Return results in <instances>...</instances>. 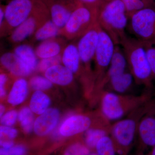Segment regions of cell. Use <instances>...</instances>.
<instances>
[{"mask_svg":"<svg viewBox=\"0 0 155 155\" xmlns=\"http://www.w3.org/2000/svg\"><path fill=\"white\" fill-rule=\"evenodd\" d=\"M128 64L123 49L119 45H116L114 55L107 73V77L109 78L115 75L126 72Z\"/></svg>","mask_w":155,"mask_h":155,"instance_id":"cell-17","label":"cell"},{"mask_svg":"<svg viewBox=\"0 0 155 155\" xmlns=\"http://www.w3.org/2000/svg\"><path fill=\"white\" fill-rule=\"evenodd\" d=\"M90 153L86 144L77 142L69 145L64 151L63 155H89Z\"/></svg>","mask_w":155,"mask_h":155,"instance_id":"cell-30","label":"cell"},{"mask_svg":"<svg viewBox=\"0 0 155 155\" xmlns=\"http://www.w3.org/2000/svg\"><path fill=\"white\" fill-rule=\"evenodd\" d=\"M60 118V113L55 109H49L41 114L34 123L35 133L39 136L46 135L55 127Z\"/></svg>","mask_w":155,"mask_h":155,"instance_id":"cell-13","label":"cell"},{"mask_svg":"<svg viewBox=\"0 0 155 155\" xmlns=\"http://www.w3.org/2000/svg\"><path fill=\"white\" fill-rule=\"evenodd\" d=\"M33 1H36V0H33Z\"/></svg>","mask_w":155,"mask_h":155,"instance_id":"cell-44","label":"cell"},{"mask_svg":"<svg viewBox=\"0 0 155 155\" xmlns=\"http://www.w3.org/2000/svg\"><path fill=\"white\" fill-rule=\"evenodd\" d=\"M14 53L34 71L38 66V57L35 51L29 45H19L15 48Z\"/></svg>","mask_w":155,"mask_h":155,"instance_id":"cell-21","label":"cell"},{"mask_svg":"<svg viewBox=\"0 0 155 155\" xmlns=\"http://www.w3.org/2000/svg\"><path fill=\"white\" fill-rule=\"evenodd\" d=\"M18 118L25 133H30L34 124V116L31 110L28 107L22 108L19 112Z\"/></svg>","mask_w":155,"mask_h":155,"instance_id":"cell-27","label":"cell"},{"mask_svg":"<svg viewBox=\"0 0 155 155\" xmlns=\"http://www.w3.org/2000/svg\"><path fill=\"white\" fill-rule=\"evenodd\" d=\"M1 1H2V0H1Z\"/></svg>","mask_w":155,"mask_h":155,"instance_id":"cell-45","label":"cell"},{"mask_svg":"<svg viewBox=\"0 0 155 155\" xmlns=\"http://www.w3.org/2000/svg\"><path fill=\"white\" fill-rule=\"evenodd\" d=\"M128 18L122 0L104 1L98 7V22L116 45H120L127 36L125 30Z\"/></svg>","mask_w":155,"mask_h":155,"instance_id":"cell-1","label":"cell"},{"mask_svg":"<svg viewBox=\"0 0 155 155\" xmlns=\"http://www.w3.org/2000/svg\"><path fill=\"white\" fill-rule=\"evenodd\" d=\"M85 134V143L89 148L95 149L99 140L107 135L106 130L101 129H87Z\"/></svg>","mask_w":155,"mask_h":155,"instance_id":"cell-28","label":"cell"},{"mask_svg":"<svg viewBox=\"0 0 155 155\" xmlns=\"http://www.w3.org/2000/svg\"><path fill=\"white\" fill-rule=\"evenodd\" d=\"M48 8L50 18L57 26L63 29L73 11L81 4L78 0H41Z\"/></svg>","mask_w":155,"mask_h":155,"instance_id":"cell-8","label":"cell"},{"mask_svg":"<svg viewBox=\"0 0 155 155\" xmlns=\"http://www.w3.org/2000/svg\"><path fill=\"white\" fill-rule=\"evenodd\" d=\"M62 62V54L56 57L41 59L38 64V68L41 72H45L51 67L61 64Z\"/></svg>","mask_w":155,"mask_h":155,"instance_id":"cell-31","label":"cell"},{"mask_svg":"<svg viewBox=\"0 0 155 155\" xmlns=\"http://www.w3.org/2000/svg\"><path fill=\"white\" fill-rule=\"evenodd\" d=\"M137 129V124L133 119L119 120L112 127L113 139L119 155H126L133 143Z\"/></svg>","mask_w":155,"mask_h":155,"instance_id":"cell-6","label":"cell"},{"mask_svg":"<svg viewBox=\"0 0 155 155\" xmlns=\"http://www.w3.org/2000/svg\"><path fill=\"white\" fill-rule=\"evenodd\" d=\"M45 76L53 83L60 85H68L73 79V73L61 64L48 69L45 72Z\"/></svg>","mask_w":155,"mask_h":155,"instance_id":"cell-16","label":"cell"},{"mask_svg":"<svg viewBox=\"0 0 155 155\" xmlns=\"http://www.w3.org/2000/svg\"><path fill=\"white\" fill-rule=\"evenodd\" d=\"M28 92V83L24 78L17 79L12 87L8 97V102L13 105L22 103Z\"/></svg>","mask_w":155,"mask_h":155,"instance_id":"cell-20","label":"cell"},{"mask_svg":"<svg viewBox=\"0 0 155 155\" xmlns=\"http://www.w3.org/2000/svg\"><path fill=\"white\" fill-rule=\"evenodd\" d=\"M62 62L73 74L78 72L81 61L77 45L70 44L64 48L62 54Z\"/></svg>","mask_w":155,"mask_h":155,"instance_id":"cell-18","label":"cell"},{"mask_svg":"<svg viewBox=\"0 0 155 155\" xmlns=\"http://www.w3.org/2000/svg\"><path fill=\"white\" fill-rule=\"evenodd\" d=\"M0 116H2L3 114H4V112L5 111V107L3 105H1V106H0Z\"/></svg>","mask_w":155,"mask_h":155,"instance_id":"cell-40","label":"cell"},{"mask_svg":"<svg viewBox=\"0 0 155 155\" xmlns=\"http://www.w3.org/2000/svg\"><path fill=\"white\" fill-rule=\"evenodd\" d=\"M61 44L54 39L42 41L37 47L35 52L38 58L41 59L53 58L61 54Z\"/></svg>","mask_w":155,"mask_h":155,"instance_id":"cell-19","label":"cell"},{"mask_svg":"<svg viewBox=\"0 0 155 155\" xmlns=\"http://www.w3.org/2000/svg\"><path fill=\"white\" fill-rule=\"evenodd\" d=\"M98 7L81 4L72 12L62 33L69 39L80 38L98 22Z\"/></svg>","mask_w":155,"mask_h":155,"instance_id":"cell-3","label":"cell"},{"mask_svg":"<svg viewBox=\"0 0 155 155\" xmlns=\"http://www.w3.org/2000/svg\"><path fill=\"white\" fill-rule=\"evenodd\" d=\"M49 97L41 91H37L32 95L30 101V107L34 113L41 114L47 110L50 104Z\"/></svg>","mask_w":155,"mask_h":155,"instance_id":"cell-24","label":"cell"},{"mask_svg":"<svg viewBox=\"0 0 155 155\" xmlns=\"http://www.w3.org/2000/svg\"><path fill=\"white\" fill-rule=\"evenodd\" d=\"M1 145L3 148L9 149L14 145V142L11 140H1Z\"/></svg>","mask_w":155,"mask_h":155,"instance_id":"cell-38","label":"cell"},{"mask_svg":"<svg viewBox=\"0 0 155 155\" xmlns=\"http://www.w3.org/2000/svg\"><path fill=\"white\" fill-rule=\"evenodd\" d=\"M30 83L34 89L41 91L51 88L52 86L53 83L46 77L35 76L31 78Z\"/></svg>","mask_w":155,"mask_h":155,"instance_id":"cell-29","label":"cell"},{"mask_svg":"<svg viewBox=\"0 0 155 155\" xmlns=\"http://www.w3.org/2000/svg\"><path fill=\"white\" fill-rule=\"evenodd\" d=\"M127 64L134 78L139 83L150 85L153 75L144 43L127 36L121 42Z\"/></svg>","mask_w":155,"mask_h":155,"instance_id":"cell-2","label":"cell"},{"mask_svg":"<svg viewBox=\"0 0 155 155\" xmlns=\"http://www.w3.org/2000/svg\"><path fill=\"white\" fill-rule=\"evenodd\" d=\"M134 77L132 73L125 72L109 78L111 86L117 93L125 92L133 83Z\"/></svg>","mask_w":155,"mask_h":155,"instance_id":"cell-22","label":"cell"},{"mask_svg":"<svg viewBox=\"0 0 155 155\" xmlns=\"http://www.w3.org/2000/svg\"><path fill=\"white\" fill-rule=\"evenodd\" d=\"M148 155H155V146L153 147L150 152Z\"/></svg>","mask_w":155,"mask_h":155,"instance_id":"cell-41","label":"cell"},{"mask_svg":"<svg viewBox=\"0 0 155 155\" xmlns=\"http://www.w3.org/2000/svg\"><path fill=\"white\" fill-rule=\"evenodd\" d=\"M81 4L91 7H99L104 0H78Z\"/></svg>","mask_w":155,"mask_h":155,"instance_id":"cell-36","label":"cell"},{"mask_svg":"<svg viewBox=\"0 0 155 155\" xmlns=\"http://www.w3.org/2000/svg\"><path fill=\"white\" fill-rule=\"evenodd\" d=\"M50 17L46 6L41 0H36L35 6L30 16L24 22L14 29L10 39L14 43L21 42L35 33L39 23H44Z\"/></svg>","mask_w":155,"mask_h":155,"instance_id":"cell-5","label":"cell"},{"mask_svg":"<svg viewBox=\"0 0 155 155\" xmlns=\"http://www.w3.org/2000/svg\"><path fill=\"white\" fill-rule=\"evenodd\" d=\"M17 118V113L16 111L11 110L6 113L2 118V123L7 126L14 125Z\"/></svg>","mask_w":155,"mask_h":155,"instance_id":"cell-35","label":"cell"},{"mask_svg":"<svg viewBox=\"0 0 155 155\" xmlns=\"http://www.w3.org/2000/svg\"><path fill=\"white\" fill-rule=\"evenodd\" d=\"M0 61L2 66L16 76H27L33 71L14 52L5 53Z\"/></svg>","mask_w":155,"mask_h":155,"instance_id":"cell-14","label":"cell"},{"mask_svg":"<svg viewBox=\"0 0 155 155\" xmlns=\"http://www.w3.org/2000/svg\"><path fill=\"white\" fill-rule=\"evenodd\" d=\"M140 140L145 146L152 147L155 146V115H148L140 121L138 126Z\"/></svg>","mask_w":155,"mask_h":155,"instance_id":"cell-15","label":"cell"},{"mask_svg":"<svg viewBox=\"0 0 155 155\" xmlns=\"http://www.w3.org/2000/svg\"><path fill=\"white\" fill-rule=\"evenodd\" d=\"M101 28L97 22L79 38L77 46L81 63L88 65L94 59Z\"/></svg>","mask_w":155,"mask_h":155,"instance_id":"cell-9","label":"cell"},{"mask_svg":"<svg viewBox=\"0 0 155 155\" xmlns=\"http://www.w3.org/2000/svg\"><path fill=\"white\" fill-rule=\"evenodd\" d=\"M112 1H115V0H104L105 2H110Z\"/></svg>","mask_w":155,"mask_h":155,"instance_id":"cell-43","label":"cell"},{"mask_svg":"<svg viewBox=\"0 0 155 155\" xmlns=\"http://www.w3.org/2000/svg\"><path fill=\"white\" fill-rule=\"evenodd\" d=\"M153 75L155 76V42H143Z\"/></svg>","mask_w":155,"mask_h":155,"instance_id":"cell-32","label":"cell"},{"mask_svg":"<svg viewBox=\"0 0 155 155\" xmlns=\"http://www.w3.org/2000/svg\"><path fill=\"white\" fill-rule=\"evenodd\" d=\"M126 9L128 18L139 11L154 7V0H122Z\"/></svg>","mask_w":155,"mask_h":155,"instance_id":"cell-26","label":"cell"},{"mask_svg":"<svg viewBox=\"0 0 155 155\" xmlns=\"http://www.w3.org/2000/svg\"><path fill=\"white\" fill-rule=\"evenodd\" d=\"M26 150L22 145H18L9 149L2 148L0 150V155H25Z\"/></svg>","mask_w":155,"mask_h":155,"instance_id":"cell-33","label":"cell"},{"mask_svg":"<svg viewBox=\"0 0 155 155\" xmlns=\"http://www.w3.org/2000/svg\"><path fill=\"white\" fill-rule=\"evenodd\" d=\"M0 134L1 139L11 140L17 137V131L14 128L2 126L0 128Z\"/></svg>","mask_w":155,"mask_h":155,"instance_id":"cell-34","label":"cell"},{"mask_svg":"<svg viewBox=\"0 0 155 155\" xmlns=\"http://www.w3.org/2000/svg\"><path fill=\"white\" fill-rule=\"evenodd\" d=\"M115 46L111 37L101 27L94 59L98 68L101 71L108 70Z\"/></svg>","mask_w":155,"mask_h":155,"instance_id":"cell-10","label":"cell"},{"mask_svg":"<svg viewBox=\"0 0 155 155\" xmlns=\"http://www.w3.org/2000/svg\"><path fill=\"white\" fill-rule=\"evenodd\" d=\"M7 80L5 74H2L0 75V95L1 97H4L6 94L5 86Z\"/></svg>","mask_w":155,"mask_h":155,"instance_id":"cell-37","label":"cell"},{"mask_svg":"<svg viewBox=\"0 0 155 155\" xmlns=\"http://www.w3.org/2000/svg\"><path fill=\"white\" fill-rule=\"evenodd\" d=\"M36 1L11 0L5 7L4 23H7L10 28H17L30 16Z\"/></svg>","mask_w":155,"mask_h":155,"instance_id":"cell-7","label":"cell"},{"mask_svg":"<svg viewBox=\"0 0 155 155\" xmlns=\"http://www.w3.org/2000/svg\"><path fill=\"white\" fill-rule=\"evenodd\" d=\"M89 155H98L96 153V152H93V153H90V154Z\"/></svg>","mask_w":155,"mask_h":155,"instance_id":"cell-42","label":"cell"},{"mask_svg":"<svg viewBox=\"0 0 155 155\" xmlns=\"http://www.w3.org/2000/svg\"><path fill=\"white\" fill-rule=\"evenodd\" d=\"M5 6L1 5L0 7V26L2 27L5 21Z\"/></svg>","mask_w":155,"mask_h":155,"instance_id":"cell-39","label":"cell"},{"mask_svg":"<svg viewBox=\"0 0 155 155\" xmlns=\"http://www.w3.org/2000/svg\"><path fill=\"white\" fill-rule=\"evenodd\" d=\"M95 149L98 155L117 154L114 140L108 135L104 136L99 140Z\"/></svg>","mask_w":155,"mask_h":155,"instance_id":"cell-25","label":"cell"},{"mask_svg":"<svg viewBox=\"0 0 155 155\" xmlns=\"http://www.w3.org/2000/svg\"><path fill=\"white\" fill-rule=\"evenodd\" d=\"M60 29L50 18L42 24L35 33V38L39 41L54 38L60 33Z\"/></svg>","mask_w":155,"mask_h":155,"instance_id":"cell-23","label":"cell"},{"mask_svg":"<svg viewBox=\"0 0 155 155\" xmlns=\"http://www.w3.org/2000/svg\"><path fill=\"white\" fill-rule=\"evenodd\" d=\"M129 18L131 31L136 38L143 42H155V7L142 9Z\"/></svg>","mask_w":155,"mask_h":155,"instance_id":"cell-4","label":"cell"},{"mask_svg":"<svg viewBox=\"0 0 155 155\" xmlns=\"http://www.w3.org/2000/svg\"><path fill=\"white\" fill-rule=\"evenodd\" d=\"M91 121L88 117L75 115L65 120L60 128V133L64 137H69L83 132L88 129Z\"/></svg>","mask_w":155,"mask_h":155,"instance_id":"cell-12","label":"cell"},{"mask_svg":"<svg viewBox=\"0 0 155 155\" xmlns=\"http://www.w3.org/2000/svg\"><path fill=\"white\" fill-rule=\"evenodd\" d=\"M101 110L105 117L109 120H117L125 115L127 111L126 104L119 95L107 92L103 96Z\"/></svg>","mask_w":155,"mask_h":155,"instance_id":"cell-11","label":"cell"}]
</instances>
